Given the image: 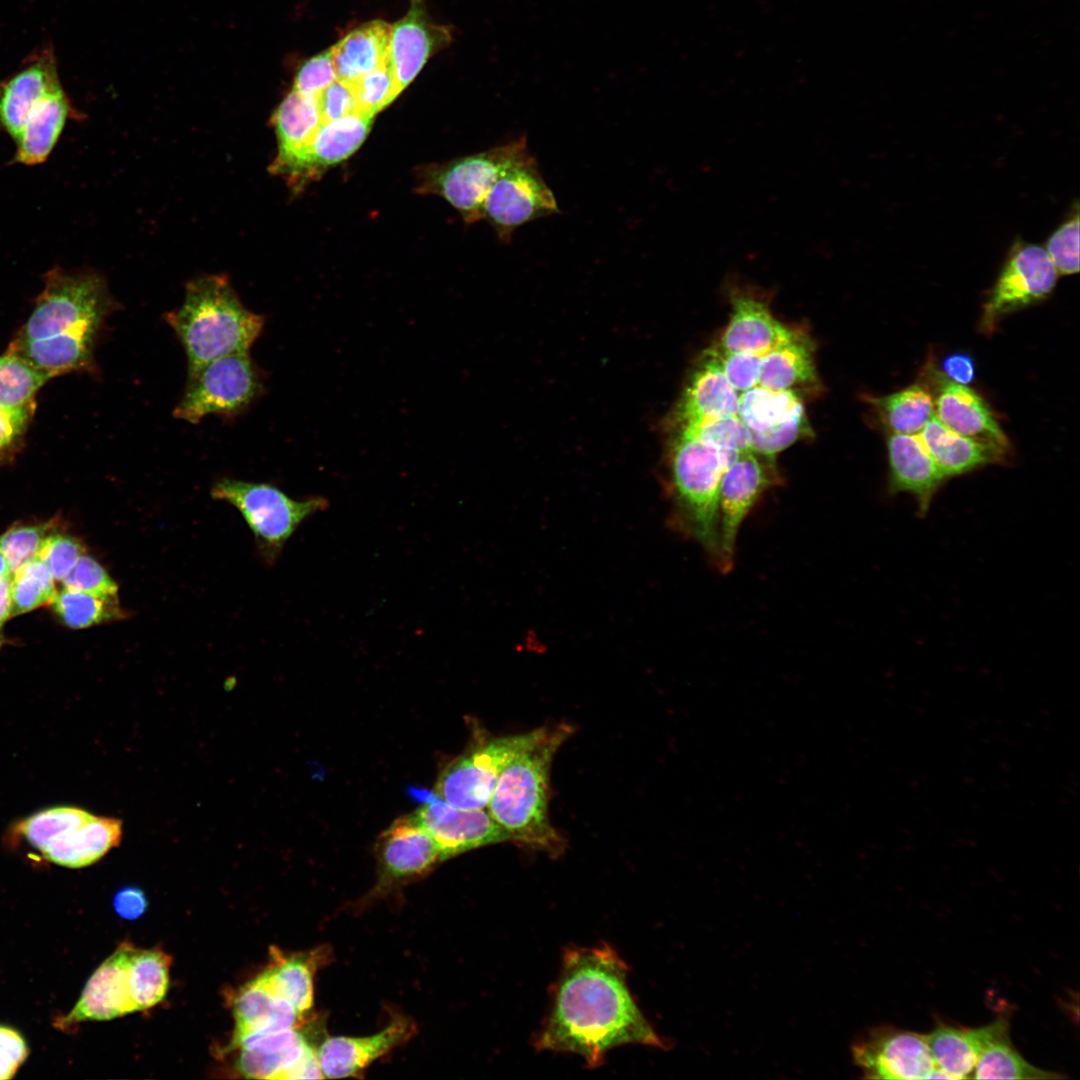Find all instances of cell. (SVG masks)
<instances>
[{
    "instance_id": "cell-1",
    "label": "cell",
    "mask_w": 1080,
    "mask_h": 1080,
    "mask_svg": "<svg viewBox=\"0 0 1080 1080\" xmlns=\"http://www.w3.org/2000/svg\"><path fill=\"white\" fill-rule=\"evenodd\" d=\"M627 975V965L608 945L569 949L536 1048L576 1054L590 1068L622 1045L666 1049L633 999Z\"/></svg>"
},
{
    "instance_id": "cell-2",
    "label": "cell",
    "mask_w": 1080,
    "mask_h": 1080,
    "mask_svg": "<svg viewBox=\"0 0 1080 1080\" xmlns=\"http://www.w3.org/2000/svg\"><path fill=\"white\" fill-rule=\"evenodd\" d=\"M571 733L567 724L547 727L505 767L486 806L511 841L552 856L560 855L566 843L549 818L550 770Z\"/></svg>"
},
{
    "instance_id": "cell-3",
    "label": "cell",
    "mask_w": 1080,
    "mask_h": 1080,
    "mask_svg": "<svg viewBox=\"0 0 1080 1080\" xmlns=\"http://www.w3.org/2000/svg\"><path fill=\"white\" fill-rule=\"evenodd\" d=\"M165 320L185 350L188 376L220 357L249 352L264 325L263 316L243 305L223 275L190 281L183 303Z\"/></svg>"
},
{
    "instance_id": "cell-4",
    "label": "cell",
    "mask_w": 1080,
    "mask_h": 1080,
    "mask_svg": "<svg viewBox=\"0 0 1080 1080\" xmlns=\"http://www.w3.org/2000/svg\"><path fill=\"white\" fill-rule=\"evenodd\" d=\"M740 453L708 445L677 428L670 448L678 522L719 566L718 496L721 478Z\"/></svg>"
},
{
    "instance_id": "cell-5",
    "label": "cell",
    "mask_w": 1080,
    "mask_h": 1080,
    "mask_svg": "<svg viewBox=\"0 0 1080 1080\" xmlns=\"http://www.w3.org/2000/svg\"><path fill=\"white\" fill-rule=\"evenodd\" d=\"M114 306L105 280L95 272L54 267L15 340L29 341L81 328H100Z\"/></svg>"
},
{
    "instance_id": "cell-6",
    "label": "cell",
    "mask_w": 1080,
    "mask_h": 1080,
    "mask_svg": "<svg viewBox=\"0 0 1080 1080\" xmlns=\"http://www.w3.org/2000/svg\"><path fill=\"white\" fill-rule=\"evenodd\" d=\"M211 495L241 513L269 564L278 560L287 540L306 519L329 506L321 496L295 500L275 486L231 478L218 480Z\"/></svg>"
},
{
    "instance_id": "cell-7",
    "label": "cell",
    "mask_w": 1080,
    "mask_h": 1080,
    "mask_svg": "<svg viewBox=\"0 0 1080 1080\" xmlns=\"http://www.w3.org/2000/svg\"><path fill=\"white\" fill-rule=\"evenodd\" d=\"M546 728L506 736L478 734L467 749L441 771L433 792L459 808L485 809L505 767L538 740Z\"/></svg>"
},
{
    "instance_id": "cell-8",
    "label": "cell",
    "mask_w": 1080,
    "mask_h": 1080,
    "mask_svg": "<svg viewBox=\"0 0 1080 1080\" xmlns=\"http://www.w3.org/2000/svg\"><path fill=\"white\" fill-rule=\"evenodd\" d=\"M261 373L249 353L230 354L201 367L188 382L173 416L197 424L205 417H234L262 393Z\"/></svg>"
},
{
    "instance_id": "cell-9",
    "label": "cell",
    "mask_w": 1080,
    "mask_h": 1080,
    "mask_svg": "<svg viewBox=\"0 0 1080 1080\" xmlns=\"http://www.w3.org/2000/svg\"><path fill=\"white\" fill-rule=\"evenodd\" d=\"M528 152L526 136L519 137L431 169L420 190L440 195L466 222H476L483 218L484 201L497 178Z\"/></svg>"
},
{
    "instance_id": "cell-10",
    "label": "cell",
    "mask_w": 1080,
    "mask_h": 1080,
    "mask_svg": "<svg viewBox=\"0 0 1080 1080\" xmlns=\"http://www.w3.org/2000/svg\"><path fill=\"white\" fill-rule=\"evenodd\" d=\"M559 212L554 193L530 152L500 174L483 205V218L502 243L511 242L519 227Z\"/></svg>"
},
{
    "instance_id": "cell-11",
    "label": "cell",
    "mask_w": 1080,
    "mask_h": 1080,
    "mask_svg": "<svg viewBox=\"0 0 1080 1080\" xmlns=\"http://www.w3.org/2000/svg\"><path fill=\"white\" fill-rule=\"evenodd\" d=\"M1058 276L1044 247L1014 241L984 302L980 329L992 333L1005 315L1046 299Z\"/></svg>"
},
{
    "instance_id": "cell-12",
    "label": "cell",
    "mask_w": 1080,
    "mask_h": 1080,
    "mask_svg": "<svg viewBox=\"0 0 1080 1080\" xmlns=\"http://www.w3.org/2000/svg\"><path fill=\"white\" fill-rule=\"evenodd\" d=\"M851 1052L866 1079H930L936 1069L925 1034L891 1025L860 1035Z\"/></svg>"
},
{
    "instance_id": "cell-13",
    "label": "cell",
    "mask_w": 1080,
    "mask_h": 1080,
    "mask_svg": "<svg viewBox=\"0 0 1080 1080\" xmlns=\"http://www.w3.org/2000/svg\"><path fill=\"white\" fill-rule=\"evenodd\" d=\"M420 804L413 813L437 842L445 860L470 850L511 841L485 809L453 806L433 791L411 789Z\"/></svg>"
},
{
    "instance_id": "cell-14",
    "label": "cell",
    "mask_w": 1080,
    "mask_h": 1080,
    "mask_svg": "<svg viewBox=\"0 0 1080 1080\" xmlns=\"http://www.w3.org/2000/svg\"><path fill=\"white\" fill-rule=\"evenodd\" d=\"M376 856L374 895L421 878L445 861L439 845L414 814L397 818L380 834Z\"/></svg>"
},
{
    "instance_id": "cell-15",
    "label": "cell",
    "mask_w": 1080,
    "mask_h": 1080,
    "mask_svg": "<svg viewBox=\"0 0 1080 1080\" xmlns=\"http://www.w3.org/2000/svg\"><path fill=\"white\" fill-rule=\"evenodd\" d=\"M373 115L355 111L321 124L312 137L285 162L271 166L294 187L320 176L327 168L350 157L366 139Z\"/></svg>"
},
{
    "instance_id": "cell-16",
    "label": "cell",
    "mask_w": 1080,
    "mask_h": 1080,
    "mask_svg": "<svg viewBox=\"0 0 1080 1080\" xmlns=\"http://www.w3.org/2000/svg\"><path fill=\"white\" fill-rule=\"evenodd\" d=\"M772 476L751 450L741 452L725 470L718 496L719 567H732L738 531Z\"/></svg>"
},
{
    "instance_id": "cell-17",
    "label": "cell",
    "mask_w": 1080,
    "mask_h": 1080,
    "mask_svg": "<svg viewBox=\"0 0 1080 1080\" xmlns=\"http://www.w3.org/2000/svg\"><path fill=\"white\" fill-rule=\"evenodd\" d=\"M929 385L934 414L955 433L993 444L1009 451L1010 443L985 401L971 388L948 379L929 367Z\"/></svg>"
},
{
    "instance_id": "cell-18",
    "label": "cell",
    "mask_w": 1080,
    "mask_h": 1080,
    "mask_svg": "<svg viewBox=\"0 0 1080 1080\" xmlns=\"http://www.w3.org/2000/svg\"><path fill=\"white\" fill-rule=\"evenodd\" d=\"M135 947L122 943L91 975L73 1009L57 1020L63 1029L83 1021L111 1020L135 1012L128 966Z\"/></svg>"
},
{
    "instance_id": "cell-19",
    "label": "cell",
    "mask_w": 1080,
    "mask_h": 1080,
    "mask_svg": "<svg viewBox=\"0 0 1080 1080\" xmlns=\"http://www.w3.org/2000/svg\"><path fill=\"white\" fill-rule=\"evenodd\" d=\"M450 41L449 29L430 21L421 0H411L407 14L391 26L389 60L400 93Z\"/></svg>"
},
{
    "instance_id": "cell-20",
    "label": "cell",
    "mask_w": 1080,
    "mask_h": 1080,
    "mask_svg": "<svg viewBox=\"0 0 1080 1080\" xmlns=\"http://www.w3.org/2000/svg\"><path fill=\"white\" fill-rule=\"evenodd\" d=\"M887 451L889 493L895 495L904 492L912 495L918 515L925 516L936 493L947 479L946 476L918 434L890 433L887 437Z\"/></svg>"
},
{
    "instance_id": "cell-21",
    "label": "cell",
    "mask_w": 1080,
    "mask_h": 1080,
    "mask_svg": "<svg viewBox=\"0 0 1080 1080\" xmlns=\"http://www.w3.org/2000/svg\"><path fill=\"white\" fill-rule=\"evenodd\" d=\"M414 1030V1024L407 1018L398 1017L372 1035L326 1038L316 1050L324 1078H346L362 1072L408 1040Z\"/></svg>"
},
{
    "instance_id": "cell-22",
    "label": "cell",
    "mask_w": 1080,
    "mask_h": 1080,
    "mask_svg": "<svg viewBox=\"0 0 1080 1080\" xmlns=\"http://www.w3.org/2000/svg\"><path fill=\"white\" fill-rule=\"evenodd\" d=\"M60 87L54 54L41 50L20 70L0 81V130L15 141L34 105Z\"/></svg>"
},
{
    "instance_id": "cell-23",
    "label": "cell",
    "mask_w": 1080,
    "mask_h": 1080,
    "mask_svg": "<svg viewBox=\"0 0 1080 1080\" xmlns=\"http://www.w3.org/2000/svg\"><path fill=\"white\" fill-rule=\"evenodd\" d=\"M239 1049L238 1071L252 1079H289L313 1048L298 1028L247 1034L231 1042Z\"/></svg>"
},
{
    "instance_id": "cell-24",
    "label": "cell",
    "mask_w": 1080,
    "mask_h": 1080,
    "mask_svg": "<svg viewBox=\"0 0 1080 1080\" xmlns=\"http://www.w3.org/2000/svg\"><path fill=\"white\" fill-rule=\"evenodd\" d=\"M1007 1015L976 1027H964L939 1022L925 1038L936 1068L949 1079L971 1077L981 1053L995 1040L1009 1034Z\"/></svg>"
},
{
    "instance_id": "cell-25",
    "label": "cell",
    "mask_w": 1080,
    "mask_h": 1080,
    "mask_svg": "<svg viewBox=\"0 0 1080 1080\" xmlns=\"http://www.w3.org/2000/svg\"><path fill=\"white\" fill-rule=\"evenodd\" d=\"M731 304L732 313L720 339V352L764 356L795 335L772 315L765 302L755 296L735 293Z\"/></svg>"
},
{
    "instance_id": "cell-26",
    "label": "cell",
    "mask_w": 1080,
    "mask_h": 1080,
    "mask_svg": "<svg viewBox=\"0 0 1080 1080\" xmlns=\"http://www.w3.org/2000/svg\"><path fill=\"white\" fill-rule=\"evenodd\" d=\"M739 394L726 379L716 349L705 353L675 410V424L737 415Z\"/></svg>"
},
{
    "instance_id": "cell-27",
    "label": "cell",
    "mask_w": 1080,
    "mask_h": 1080,
    "mask_svg": "<svg viewBox=\"0 0 1080 1080\" xmlns=\"http://www.w3.org/2000/svg\"><path fill=\"white\" fill-rule=\"evenodd\" d=\"M79 118L63 87L40 99L30 111L14 141L13 163L35 166L44 163L57 144L69 119Z\"/></svg>"
},
{
    "instance_id": "cell-28",
    "label": "cell",
    "mask_w": 1080,
    "mask_h": 1080,
    "mask_svg": "<svg viewBox=\"0 0 1080 1080\" xmlns=\"http://www.w3.org/2000/svg\"><path fill=\"white\" fill-rule=\"evenodd\" d=\"M99 328L87 327L57 335L15 340L9 350L50 377L93 367V351Z\"/></svg>"
},
{
    "instance_id": "cell-29",
    "label": "cell",
    "mask_w": 1080,
    "mask_h": 1080,
    "mask_svg": "<svg viewBox=\"0 0 1080 1080\" xmlns=\"http://www.w3.org/2000/svg\"><path fill=\"white\" fill-rule=\"evenodd\" d=\"M121 835L120 820L91 814L84 822L58 834L40 852L52 863L81 868L98 861L117 846Z\"/></svg>"
},
{
    "instance_id": "cell-30",
    "label": "cell",
    "mask_w": 1080,
    "mask_h": 1080,
    "mask_svg": "<svg viewBox=\"0 0 1080 1080\" xmlns=\"http://www.w3.org/2000/svg\"><path fill=\"white\" fill-rule=\"evenodd\" d=\"M918 436L946 478L988 464L1002 463L1008 453L993 444L955 433L941 423L935 414Z\"/></svg>"
},
{
    "instance_id": "cell-31",
    "label": "cell",
    "mask_w": 1080,
    "mask_h": 1080,
    "mask_svg": "<svg viewBox=\"0 0 1080 1080\" xmlns=\"http://www.w3.org/2000/svg\"><path fill=\"white\" fill-rule=\"evenodd\" d=\"M234 1042L257 1032L299 1028L302 1017L286 1000L277 996L258 975L237 992L233 1000Z\"/></svg>"
},
{
    "instance_id": "cell-32",
    "label": "cell",
    "mask_w": 1080,
    "mask_h": 1080,
    "mask_svg": "<svg viewBox=\"0 0 1080 1080\" xmlns=\"http://www.w3.org/2000/svg\"><path fill=\"white\" fill-rule=\"evenodd\" d=\"M391 25L373 20L350 31L331 53L337 79L353 82L383 65L389 58Z\"/></svg>"
},
{
    "instance_id": "cell-33",
    "label": "cell",
    "mask_w": 1080,
    "mask_h": 1080,
    "mask_svg": "<svg viewBox=\"0 0 1080 1080\" xmlns=\"http://www.w3.org/2000/svg\"><path fill=\"white\" fill-rule=\"evenodd\" d=\"M321 954L317 951L286 956L272 948L271 962L260 976L277 996L304 1016L313 1006V980L323 959Z\"/></svg>"
},
{
    "instance_id": "cell-34",
    "label": "cell",
    "mask_w": 1080,
    "mask_h": 1080,
    "mask_svg": "<svg viewBox=\"0 0 1080 1080\" xmlns=\"http://www.w3.org/2000/svg\"><path fill=\"white\" fill-rule=\"evenodd\" d=\"M271 121L278 139V152L272 163L275 166L293 156L322 124L316 95L292 89L274 111Z\"/></svg>"
},
{
    "instance_id": "cell-35",
    "label": "cell",
    "mask_w": 1080,
    "mask_h": 1080,
    "mask_svg": "<svg viewBox=\"0 0 1080 1080\" xmlns=\"http://www.w3.org/2000/svg\"><path fill=\"white\" fill-rule=\"evenodd\" d=\"M816 366L809 342L795 334L785 344L765 354L758 385L773 390H791L814 384Z\"/></svg>"
},
{
    "instance_id": "cell-36",
    "label": "cell",
    "mask_w": 1080,
    "mask_h": 1080,
    "mask_svg": "<svg viewBox=\"0 0 1080 1080\" xmlns=\"http://www.w3.org/2000/svg\"><path fill=\"white\" fill-rule=\"evenodd\" d=\"M868 401L890 433L918 434L934 415L932 393L922 383Z\"/></svg>"
},
{
    "instance_id": "cell-37",
    "label": "cell",
    "mask_w": 1080,
    "mask_h": 1080,
    "mask_svg": "<svg viewBox=\"0 0 1080 1080\" xmlns=\"http://www.w3.org/2000/svg\"><path fill=\"white\" fill-rule=\"evenodd\" d=\"M50 378L9 350L0 356V408L27 422L36 393Z\"/></svg>"
},
{
    "instance_id": "cell-38",
    "label": "cell",
    "mask_w": 1080,
    "mask_h": 1080,
    "mask_svg": "<svg viewBox=\"0 0 1080 1080\" xmlns=\"http://www.w3.org/2000/svg\"><path fill=\"white\" fill-rule=\"evenodd\" d=\"M804 412L802 402L791 390L755 386L739 395L737 416L750 431H763Z\"/></svg>"
},
{
    "instance_id": "cell-39",
    "label": "cell",
    "mask_w": 1080,
    "mask_h": 1080,
    "mask_svg": "<svg viewBox=\"0 0 1080 1080\" xmlns=\"http://www.w3.org/2000/svg\"><path fill=\"white\" fill-rule=\"evenodd\" d=\"M171 958L160 950L134 949L128 966V986L135 1011L160 1003L169 987Z\"/></svg>"
},
{
    "instance_id": "cell-40",
    "label": "cell",
    "mask_w": 1080,
    "mask_h": 1080,
    "mask_svg": "<svg viewBox=\"0 0 1080 1080\" xmlns=\"http://www.w3.org/2000/svg\"><path fill=\"white\" fill-rule=\"evenodd\" d=\"M976 1079L1052 1080L1064 1075L1028 1062L1006 1034L991 1043L979 1056L971 1075Z\"/></svg>"
},
{
    "instance_id": "cell-41",
    "label": "cell",
    "mask_w": 1080,
    "mask_h": 1080,
    "mask_svg": "<svg viewBox=\"0 0 1080 1080\" xmlns=\"http://www.w3.org/2000/svg\"><path fill=\"white\" fill-rule=\"evenodd\" d=\"M51 606L67 626L74 629L91 627L127 617L118 597H104L64 588L56 592Z\"/></svg>"
},
{
    "instance_id": "cell-42",
    "label": "cell",
    "mask_w": 1080,
    "mask_h": 1080,
    "mask_svg": "<svg viewBox=\"0 0 1080 1080\" xmlns=\"http://www.w3.org/2000/svg\"><path fill=\"white\" fill-rule=\"evenodd\" d=\"M54 582L50 570L39 557L23 565L11 578V616L51 602L56 593Z\"/></svg>"
},
{
    "instance_id": "cell-43",
    "label": "cell",
    "mask_w": 1080,
    "mask_h": 1080,
    "mask_svg": "<svg viewBox=\"0 0 1080 1080\" xmlns=\"http://www.w3.org/2000/svg\"><path fill=\"white\" fill-rule=\"evenodd\" d=\"M91 813L77 807H54L39 811L17 823L15 832L22 835L34 848L41 851L62 831L78 825Z\"/></svg>"
},
{
    "instance_id": "cell-44",
    "label": "cell",
    "mask_w": 1080,
    "mask_h": 1080,
    "mask_svg": "<svg viewBox=\"0 0 1080 1080\" xmlns=\"http://www.w3.org/2000/svg\"><path fill=\"white\" fill-rule=\"evenodd\" d=\"M676 426L702 442L722 450L739 453L751 450V432L737 415Z\"/></svg>"
},
{
    "instance_id": "cell-45",
    "label": "cell",
    "mask_w": 1080,
    "mask_h": 1080,
    "mask_svg": "<svg viewBox=\"0 0 1080 1080\" xmlns=\"http://www.w3.org/2000/svg\"><path fill=\"white\" fill-rule=\"evenodd\" d=\"M350 83L354 90L356 111L373 116L400 94L389 58L380 67Z\"/></svg>"
},
{
    "instance_id": "cell-46",
    "label": "cell",
    "mask_w": 1080,
    "mask_h": 1080,
    "mask_svg": "<svg viewBox=\"0 0 1080 1080\" xmlns=\"http://www.w3.org/2000/svg\"><path fill=\"white\" fill-rule=\"evenodd\" d=\"M1058 275L1079 272V213L1078 205L1053 231L1044 247Z\"/></svg>"
},
{
    "instance_id": "cell-47",
    "label": "cell",
    "mask_w": 1080,
    "mask_h": 1080,
    "mask_svg": "<svg viewBox=\"0 0 1080 1080\" xmlns=\"http://www.w3.org/2000/svg\"><path fill=\"white\" fill-rule=\"evenodd\" d=\"M49 529L48 524L16 526L0 536V549L7 559L11 574L37 557Z\"/></svg>"
},
{
    "instance_id": "cell-48",
    "label": "cell",
    "mask_w": 1080,
    "mask_h": 1080,
    "mask_svg": "<svg viewBox=\"0 0 1080 1080\" xmlns=\"http://www.w3.org/2000/svg\"><path fill=\"white\" fill-rule=\"evenodd\" d=\"M84 554L85 547L78 538L56 533L45 538L37 557L46 564L55 581H62Z\"/></svg>"
},
{
    "instance_id": "cell-49",
    "label": "cell",
    "mask_w": 1080,
    "mask_h": 1080,
    "mask_svg": "<svg viewBox=\"0 0 1080 1080\" xmlns=\"http://www.w3.org/2000/svg\"><path fill=\"white\" fill-rule=\"evenodd\" d=\"M66 589L79 590L104 597H118V585L105 568L89 555H82L70 573L62 580Z\"/></svg>"
},
{
    "instance_id": "cell-50",
    "label": "cell",
    "mask_w": 1080,
    "mask_h": 1080,
    "mask_svg": "<svg viewBox=\"0 0 1080 1080\" xmlns=\"http://www.w3.org/2000/svg\"><path fill=\"white\" fill-rule=\"evenodd\" d=\"M808 431V421L804 412H802L772 428L763 431H750L751 451L765 457H773Z\"/></svg>"
},
{
    "instance_id": "cell-51",
    "label": "cell",
    "mask_w": 1080,
    "mask_h": 1080,
    "mask_svg": "<svg viewBox=\"0 0 1080 1080\" xmlns=\"http://www.w3.org/2000/svg\"><path fill=\"white\" fill-rule=\"evenodd\" d=\"M716 352L726 379L737 392L742 393L758 385L763 355L723 353L718 349Z\"/></svg>"
},
{
    "instance_id": "cell-52",
    "label": "cell",
    "mask_w": 1080,
    "mask_h": 1080,
    "mask_svg": "<svg viewBox=\"0 0 1080 1080\" xmlns=\"http://www.w3.org/2000/svg\"><path fill=\"white\" fill-rule=\"evenodd\" d=\"M336 79L331 49H327L299 67L293 89L304 94L317 95Z\"/></svg>"
},
{
    "instance_id": "cell-53",
    "label": "cell",
    "mask_w": 1080,
    "mask_h": 1080,
    "mask_svg": "<svg viewBox=\"0 0 1080 1080\" xmlns=\"http://www.w3.org/2000/svg\"><path fill=\"white\" fill-rule=\"evenodd\" d=\"M322 124L338 120L356 111L352 83L336 79L316 95Z\"/></svg>"
},
{
    "instance_id": "cell-54",
    "label": "cell",
    "mask_w": 1080,
    "mask_h": 1080,
    "mask_svg": "<svg viewBox=\"0 0 1080 1080\" xmlns=\"http://www.w3.org/2000/svg\"><path fill=\"white\" fill-rule=\"evenodd\" d=\"M28 1055L27 1044L15 1029L0 1025V1080L12 1078Z\"/></svg>"
},
{
    "instance_id": "cell-55",
    "label": "cell",
    "mask_w": 1080,
    "mask_h": 1080,
    "mask_svg": "<svg viewBox=\"0 0 1080 1080\" xmlns=\"http://www.w3.org/2000/svg\"><path fill=\"white\" fill-rule=\"evenodd\" d=\"M116 912L125 919H136L146 910L147 900L144 893L135 887L121 889L114 898Z\"/></svg>"
},
{
    "instance_id": "cell-56",
    "label": "cell",
    "mask_w": 1080,
    "mask_h": 1080,
    "mask_svg": "<svg viewBox=\"0 0 1080 1080\" xmlns=\"http://www.w3.org/2000/svg\"><path fill=\"white\" fill-rule=\"evenodd\" d=\"M942 373L956 383L967 385L975 375L973 360L966 354H952L943 361Z\"/></svg>"
},
{
    "instance_id": "cell-57",
    "label": "cell",
    "mask_w": 1080,
    "mask_h": 1080,
    "mask_svg": "<svg viewBox=\"0 0 1080 1080\" xmlns=\"http://www.w3.org/2000/svg\"><path fill=\"white\" fill-rule=\"evenodd\" d=\"M26 424L0 408V454L15 443Z\"/></svg>"
},
{
    "instance_id": "cell-58",
    "label": "cell",
    "mask_w": 1080,
    "mask_h": 1080,
    "mask_svg": "<svg viewBox=\"0 0 1080 1080\" xmlns=\"http://www.w3.org/2000/svg\"><path fill=\"white\" fill-rule=\"evenodd\" d=\"M11 575L0 577V630L11 616Z\"/></svg>"
},
{
    "instance_id": "cell-59",
    "label": "cell",
    "mask_w": 1080,
    "mask_h": 1080,
    "mask_svg": "<svg viewBox=\"0 0 1080 1080\" xmlns=\"http://www.w3.org/2000/svg\"><path fill=\"white\" fill-rule=\"evenodd\" d=\"M11 575L10 567L6 557L0 549V577Z\"/></svg>"
}]
</instances>
